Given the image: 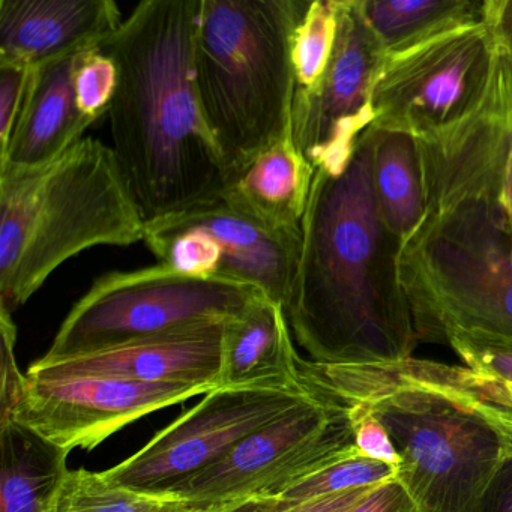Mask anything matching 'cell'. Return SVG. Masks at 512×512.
I'll return each instance as SVG.
<instances>
[{"label":"cell","instance_id":"6da1fadb","mask_svg":"<svg viewBox=\"0 0 512 512\" xmlns=\"http://www.w3.org/2000/svg\"><path fill=\"white\" fill-rule=\"evenodd\" d=\"M368 128L340 175L317 170L284 313L298 343L323 364H398L418 344L398 277L400 244L374 191Z\"/></svg>","mask_w":512,"mask_h":512},{"label":"cell","instance_id":"7a4b0ae2","mask_svg":"<svg viewBox=\"0 0 512 512\" xmlns=\"http://www.w3.org/2000/svg\"><path fill=\"white\" fill-rule=\"evenodd\" d=\"M199 10L200 0H145L101 44L118 68L110 148L146 223L223 202L229 188L197 91Z\"/></svg>","mask_w":512,"mask_h":512},{"label":"cell","instance_id":"3957f363","mask_svg":"<svg viewBox=\"0 0 512 512\" xmlns=\"http://www.w3.org/2000/svg\"><path fill=\"white\" fill-rule=\"evenodd\" d=\"M314 394L367 407L400 455L397 481L419 512H478L512 452V413L461 385L451 365L323 364L298 358Z\"/></svg>","mask_w":512,"mask_h":512},{"label":"cell","instance_id":"277c9868","mask_svg":"<svg viewBox=\"0 0 512 512\" xmlns=\"http://www.w3.org/2000/svg\"><path fill=\"white\" fill-rule=\"evenodd\" d=\"M146 221L115 152L83 137L35 167H0V310L13 316L89 248L145 239Z\"/></svg>","mask_w":512,"mask_h":512},{"label":"cell","instance_id":"5b68a950","mask_svg":"<svg viewBox=\"0 0 512 512\" xmlns=\"http://www.w3.org/2000/svg\"><path fill=\"white\" fill-rule=\"evenodd\" d=\"M307 0H200L197 91L229 185L292 136L293 38Z\"/></svg>","mask_w":512,"mask_h":512},{"label":"cell","instance_id":"8992f818","mask_svg":"<svg viewBox=\"0 0 512 512\" xmlns=\"http://www.w3.org/2000/svg\"><path fill=\"white\" fill-rule=\"evenodd\" d=\"M398 277L419 341L512 343L511 223L499 203H467L418 230L398 254Z\"/></svg>","mask_w":512,"mask_h":512},{"label":"cell","instance_id":"52a82bcc","mask_svg":"<svg viewBox=\"0 0 512 512\" xmlns=\"http://www.w3.org/2000/svg\"><path fill=\"white\" fill-rule=\"evenodd\" d=\"M262 295L239 281L193 277L164 263L107 272L71 308L40 361H62L194 323L227 320Z\"/></svg>","mask_w":512,"mask_h":512},{"label":"cell","instance_id":"ba28073f","mask_svg":"<svg viewBox=\"0 0 512 512\" xmlns=\"http://www.w3.org/2000/svg\"><path fill=\"white\" fill-rule=\"evenodd\" d=\"M499 47L487 16L386 52L371 128L419 137L463 118L484 95Z\"/></svg>","mask_w":512,"mask_h":512},{"label":"cell","instance_id":"9c48e42d","mask_svg":"<svg viewBox=\"0 0 512 512\" xmlns=\"http://www.w3.org/2000/svg\"><path fill=\"white\" fill-rule=\"evenodd\" d=\"M355 449L346 404L310 391L169 497L214 511L254 497L280 496L299 479Z\"/></svg>","mask_w":512,"mask_h":512},{"label":"cell","instance_id":"30bf717a","mask_svg":"<svg viewBox=\"0 0 512 512\" xmlns=\"http://www.w3.org/2000/svg\"><path fill=\"white\" fill-rule=\"evenodd\" d=\"M308 395L307 388L212 389L196 407L103 476L136 493L169 497L182 482L214 466L241 440L289 412Z\"/></svg>","mask_w":512,"mask_h":512},{"label":"cell","instance_id":"8fae6325","mask_svg":"<svg viewBox=\"0 0 512 512\" xmlns=\"http://www.w3.org/2000/svg\"><path fill=\"white\" fill-rule=\"evenodd\" d=\"M511 134L512 55L500 43L490 82L473 109L440 130L413 137L425 199L418 230L467 203L502 205L503 166Z\"/></svg>","mask_w":512,"mask_h":512},{"label":"cell","instance_id":"7c38bea8","mask_svg":"<svg viewBox=\"0 0 512 512\" xmlns=\"http://www.w3.org/2000/svg\"><path fill=\"white\" fill-rule=\"evenodd\" d=\"M385 55L361 0H340L328 68L311 94L293 101V142L316 172H344L359 139L373 125L374 80Z\"/></svg>","mask_w":512,"mask_h":512},{"label":"cell","instance_id":"4fadbf2b","mask_svg":"<svg viewBox=\"0 0 512 512\" xmlns=\"http://www.w3.org/2000/svg\"><path fill=\"white\" fill-rule=\"evenodd\" d=\"M209 391V386L187 383L26 374L11 421L65 451L94 449L131 422Z\"/></svg>","mask_w":512,"mask_h":512},{"label":"cell","instance_id":"5bb4252c","mask_svg":"<svg viewBox=\"0 0 512 512\" xmlns=\"http://www.w3.org/2000/svg\"><path fill=\"white\" fill-rule=\"evenodd\" d=\"M227 320L194 323L62 361H37L28 374L34 377H112L134 382L221 388L223 331Z\"/></svg>","mask_w":512,"mask_h":512},{"label":"cell","instance_id":"9a60e30c","mask_svg":"<svg viewBox=\"0 0 512 512\" xmlns=\"http://www.w3.org/2000/svg\"><path fill=\"white\" fill-rule=\"evenodd\" d=\"M124 20L113 0H0V65L32 70L100 47Z\"/></svg>","mask_w":512,"mask_h":512},{"label":"cell","instance_id":"2e32d148","mask_svg":"<svg viewBox=\"0 0 512 512\" xmlns=\"http://www.w3.org/2000/svg\"><path fill=\"white\" fill-rule=\"evenodd\" d=\"M74 58L32 68L22 109L8 145L0 151V167L41 166L85 137L92 122L77 107Z\"/></svg>","mask_w":512,"mask_h":512},{"label":"cell","instance_id":"e0dca14e","mask_svg":"<svg viewBox=\"0 0 512 512\" xmlns=\"http://www.w3.org/2000/svg\"><path fill=\"white\" fill-rule=\"evenodd\" d=\"M283 305L265 295L224 323L221 388L304 391Z\"/></svg>","mask_w":512,"mask_h":512},{"label":"cell","instance_id":"ac0fdd59","mask_svg":"<svg viewBox=\"0 0 512 512\" xmlns=\"http://www.w3.org/2000/svg\"><path fill=\"white\" fill-rule=\"evenodd\" d=\"M316 170L293 137L266 149L233 179L223 202L281 235L301 238V224Z\"/></svg>","mask_w":512,"mask_h":512},{"label":"cell","instance_id":"d6986e66","mask_svg":"<svg viewBox=\"0 0 512 512\" xmlns=\"http://www.w3.org/2000/svg\"><path fill=\"white\" fill-rule=\"evenodd\" d=\"M68 454L19 422L0 425V512H50Z\"/></svg>","mask_w":512,"mask_h":512},{"label":"cell","instance_id":"ffe728a7","mask_svg":"<svg viewBox=\"0 0 512 512\" xmlns=\"http://www.w3.org/2000/svg\"><path fill=\"white\" fill-rule=\"evenodd\" d=\"M374 131L373 178L377 206L386 230L394 236L401 250L424 218L418 148L409 134Z\"/></svg>","mask_w":512,"mask_h":512},{"label":"cell","instance_id":"44dd1931","mask_svg":"<svg viewBox=\"0 0 512 512\" xmlns=\"http://www.w3.org/2000/svg\"><path fill=\"white\" fill-rule=\"evenodd\" d=\"M362 13L386 52L449 26L487 17L488 0H361Z\"/></svg>","mask_w":512,"mask_h":512},{"label":"cell","instance_id":"7402d4cb","mask_svg":"<svg viewBox=\"0 0 512 512\" xmlns=\"http://www.w3.org/2000/svg\"><path fill=\"white\" fill-rule=\"evenodd\" d=\"M203 509L175 497L136 493L107 481L103 472L67 470L50 512H193Z\"/></svg>","mask_w":512,"mask_h":512},{"label":"cell","instance_id":"603a6c76","mask_svg":"<svg viewBox=\"0 0 512 512\" xmlns=\"http://www.w3.org/2000/svg\"><path fill=\"white\" fill-rule=\"evenodd\" d=\"M340 0H313L293 38L295 98L307 97L319 86L332 52L338 29Z\"/></svg>","mask_w":512,"mask_h":512},{"label":"cell","instance_id":"cb8c5ba5","mask_svg":"<svg viewBox=\"0 0 512 512\" xmlns=\"http://www.w3.org/2000/svg\"><path fill=\"white\" fill-rule=\"evenodd\" d=\"M398 469L385 461L365 457L358 449L320 467L287 487L280 497L313 500L355 488L376 487L397 479Z\"/></svg>","mask_w":512,"mask_h":512},{"label":"cell","instance_id":"d4e9b609","mask_svg":"<svg viewBox=\"0 0 512 512\" xmlns=\"http://www.w3.org/2000/svg\"><path fill=\"white\" fill-rule=\"evenodd\" d=\"M77 107L94 124L109 112L118 88L115 61L100 47L83 50L74 58Z\"/></svg>","mask_w":512,"mask_h":512},{"label":"cell","instance_id":"484cf974","mask_svg":"<svg viewBox=\"0 0 512 512\" xmlns=\"http://www.w3.org/2000/svg\"><path fill=\"white\" fill-rule=\"evenodd\" d=\"M446 344L460 356L464 367L512 385V343L481 335L454 334Z\"/></svg>","mask_w":512,"mask_h":512},{"label":"cell","instance_id":"4316f807","mask_svg":"<svg viewBox=\"0 0 512 512\" xmlns=\"http://www.w3.org/2000/svg\"><path fill=\"white\" fill-rule=\"evenodd\" d=\"M376 487L355 488L313 500L286 499L280 496L254 497L211 512H350Z\"/></svg>","mask_w":512,"mask_h":512},{"label":"cell","instance_id":"83f0119b","mask_svg":"<svg viewBox=\"0 0 512 512\" xmlns=\"http://www.w3.org/2000/svg\"><path fill=\"white\" fill-rule=\"evenodd\" d=\"M355 446L365 457L400 467V455L382 422L361 404H346Z\"/></svg>","mask_w":512,"mask_h":512},{"label":"cell","instance_id":"f1b7e54d","mask_svg":"<svg viewBox=\"0 0 512 512\" xmlns=\"http://www.w3.org/2000/svg\"><path fill=\"white\" fill-rule=\"evenodd\" d=\"M0 329H2V386H0V425L11 422L14 410L22 397L26 376L20 373L14 356L16 344V326L13 316L0 310Z\"/></svg>","mask_w":512,"mask_h":512},{"label":"cell","instance_id":"f546056e","mask_svg":"<svg viewBox=\"0 0 512 512\" xmlns=\"http://www.w3.org/2000/svg\"><path fill=\"white\" fill-rule=\"evenodd\" d=\"M31 70L17 65H0V151L10 140L22 109Z\"/></svg>","mask_w":512,"mask_h":512},{"label":"cell","instance_id":"4dcf8cb0","mask_svg":"<svg viewBox=\"0 0 512 512\" xmlns=\"http://www.w3.org/2000/svg\"><path fill=\"white\" fill-rule=\"evenodd\" d=\"M350 512H419V509L406 488L394 479L377 485Z\"/></svg>","mask_w":512,"mask_h":512},{"label":"cell","instance_id":"1f68e13d","mask_svg":"<svg viewBox=\"0 0 512 512\" xmlns=\"http://www.w3.org/2000/svg\"><path fill=\"white\" fill-rule=\"evenodd\" d=\"M452 374L455 379L472 389L476 394L481 395L485 400L491 401L496 406L503 407L512 413V385L485 374L476 373L467 367H455L451 365Z\"/></svg>","mask_w":512,"mask_h":512},{"label":"cell","instance_id":"d6a6232c","mask_svg":"<svg viewBox=\"0 0 512 512\" xmlns=\"http://www.w3.org/2000/svg\"><path fill=\"white\" fill-rule=\"evenodd\" d=\"M478 512H512V452L491 479Z\"/></svg>","mask_w":512,"mask_h":512},{"label":"cell","instance_id":"836d02e7","mask_svg":"<svg viewBox=\"0 0 512 512\" xmlns=\"http://www.w3.org/2000/svg\"><path fill=\"white\" fill-rule=\"evenodd\" d=\"M487 16L503 46L512 50V0H488Z\"/></svg>","mask_w":512,"mask_h":512},{"label":"cell","instance_id":"e575fe53","mask_svg":"<svg viewBox=\"0 0 512 512\" xmlns=\"http://www.w3.org/2000/svg\"><path fill=\"white\" fill-rule=\"evenodd\" d=\"M500 202H502L503 209H505L512 226V134L508 151H506L505 166H503L502 200Z\"/></svg>","mask_w":512,"mask_h":512},{"label":"cell","instance_id":"d590c367","mask_svg":"<svg viewBox=\"0 0 512 512\" xmlns=\"http://www.w3.org/2000/svg\"><path fill=\"white\" fill-rule=\"evenodd\" d=\"M193 512H211L209 509H196V511Z\"/></svg>","mask_w":512,"mask_h":512},{"label":"cell","instance_id":"8d00e7d4","mask_svg":"<svg viewBox=\"0 0 512 512\" xmlns=\"http://www.w3.org/2000/svg\"><path fill=\"white\" fill-rule=\"evenodd\" d=\"M511 238H512V226H511Z\"/></svg>","mask_w":512,"mask_h":512},{"label":"cell","instance_id":"74e56055","mask_svg":"<svg viewBox=\"0 0 512 512\" xmlns=\"http://www.w3.org/2000/svg\"><path fill=\"white\" fill-rule=\"evenodd\" d=\"M509 50V49H508ZM509 52H511V55H512V50H509Z\"/></svg>","mask_w":512,"mask_h":512}]
</instances>
